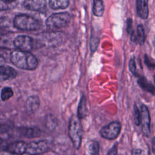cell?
<instances>
[{"mask_svg":"<svg viewBox=\"0 0 155 155\" xmlns=\"http://www.w3.org/2000/svg\"><path fill=\"white\" fill-rule=\"evenodd\" d=\"M93 13L98 17L103 15L104 12V4L103 0H93Z\"/></svg>","mask_w":155,"mask_h":155,"instance_id":"cell-18","label":"cell"},{"mask_svg":"<svg viewBox=\"0 0 155 155\" xmlns=\"http://www.w3.org/2000/svg\"><path fill=\"white\" fill-rule=\"evenodd\" d=\"M131 155H145L144 152L143 150L141 149L136 148V149H133L131 151Z\"/></svg>","mask_w":155,"mask_h":155,"instance_id":"cell-31","label":"cell"},{"mask_svg":"<svg viewBox=\"0 0 155 155\" xmlns=\"http://www.w3.org/2000/svg\"><path fill=\"white\" fill-rule=\"evenodd\" d=\"M136 38V42L139 43L140 45H143L145 42V32L144 29L142 24H139L137 28V35Z\"/></svg>","mask_w":155,"mask_h":155,"instance_id":"cell-20","label":"cell"},{"mask_svg":"<svg viewBox=\"0 0 155 155\" xmlns=\"http://www.w3.org/2000/svg\"><path fill=\"white\" fill-rule=\"evenodd\" d=\"M107 155H117V145L114 144L108 151Z\"/></svg>","mask_w":155,"mask_h":155,"instance_id":"cell-30","label":"cell"},{"mask_svg":"<svg viewBox=\"0 0 155 155\" xmlns=\"http://www.w3.org/2000/svg\"><path fill=\"white\" fill-rule=\"evenodd\" d=\"M16 76L17 72L12 67L4 65L0 66V82L14 79Z\"/></svg>","mask_w":155,"mask_h":155,"instance_id":"cell-11","label":"cell"},{"mask_svg":"<svg viewBox=\"0 0 155 155\" xmlns=\"http://www.w3.org/2000/svg\"><path fill=\"white\" fill-rule=\"evenodd\" d=\"M8 1H15L16 0H8Z\"/></svg>","mask_w":155,"mask_h":155,"instance_id":"cell-35","label":"cell"},{"mask_svg":"<svg viewBox=\"0 0 155 155\" xmlns=\"http://www.w3.org/2000/svg\"><path fill=\"white\" fill-rule=\"evenodd\" d=\"M133 117L135 125L137 126L140 125V110L136 105L134 106Z\"/></svg>","mask_w":155,"mask_h":155,"instance_id":"cell-25","label":"cell"},{"mask_svg":"<svg viewBox=\"0 0 155 155\" xmlns=\"http://www.w3.org/2000/svg\"><path fill=\"white\" fill-rule=\"evenodd\" d=\"M16 5L15 1L0 0V10H7L14 8Z\"/></svg>","mask_w":155,"mask_h":155,"instance_id":"cell-22","label":"cell"},{"mask_svg":"<svg viewBox=\"0 0 155 155\" xmlns=\"http://www.w3.org/2000/svg\"><path fill=\"white\" fill-rule=\"evenodd\" d=\"M23 5L27 10L39 12L45 8L47 2L46 0H24Z\"/></svg>","mask_w":155,"mask_h":155,"instance_id":"cell-10","label":"cell"},{"mask_svg":"<svg viewBox=\"0 0 155 155\" xmlns=\"http://www.w3.org/2000/svg\"><path fill=\"white\" fill-rule=\"evenodd\" d=\"M13 46H14L13 41H12L9 36L6 34L0 33V48L10 49Z\"/></svg>","mask_w":155,"mask_h":155,"instance_id":"cell-19","label":"cell"},{"mask_svg":"<svg viewBox=\"0 0 155 155\" xmlns=\"http://www.w3.org/2000/svg\"><path fill=\"white\" fill-rule=\"evenodd\" d=\"M12 63L19 68L26 70H34L38 66L36 57L30 51L15 50L10 53Z\"/></svg>","mask_w":155,"mask_h":155,"instance_id":"cell-1","label":"cell"},{"mask_svg":"<svg viewBox=\"0 0 155 155\" xmlns=\"http://www.w3.org/2000/svg\"><path fill=\"white\" fill-rule=\"evenodd\" d=\"M49 150L48 142L46 140H40L27 143L26 153L30 155H38Z\"/></svg>","mask_w":155,"mask_h":155,"instance_id":"cell-7","label":"cell"},{"mask_svg":"<svg viewBox=\"0 0 155 155\" xmlns=\"http://www.w3.org/2000/svg\"><path fill=\"white\" fill-rule=\"evenodd\" d=\"M2 143H3V140L1 138H0V147L2 145Z\"/></svg>","mask_w":155,"mask_h":155,"instance_id":"cell-34","label":"cell"},{"mask_svg":"<svg viewBox=\"0 0 155 155\" xmlns=\"http://www.w3.org/2000/svg\"><path fill=\"white\" fill-rule=\"evenodd\" d=\"M151 143H152V151L154 153V143H155V142H154V137H153L152 140H151Z\"/></svg>","mask_w":155,"mask_h":155,"instance_id":"cell-33","label":"cell"},{"mask_svg":"<svg viewBox=\"0 0 155 155\" xmlns=\"http://www.w3.org/2000/svg\"><path fill=\"white\" fill-rule=\"evenodd\" d=\"M48 5L54 10L65 9L69 5V0H48Z\"/></svg>","mask_w":155,"mask_h":155,"instance_id":"cell-17","label":"cell"},{"mask_svg":"<svg viewBox=\"0 0 155 155\" xmlns=\"http://www.w3.org/2000/svg\"><path fill=\"white\" fill-rule=\"evenodd\" d=\"M137 83L144 90L151 93L154 94V87L151 82L148 81L146 78L142 76H138Z\"/></svg>","mask_w":155,"mask_h":155,"instance_id":"cell-15","label":"cell"},{"mask_svg":"<svg viewBox=\"0 0 155 155\" xmlns=\"http://www.w3.org/2000/svg\"><path fill=\"white\" fill-rule=\"evenodd\" d=\"M128 67H129V70L131 71V73L134 74V75H136V62H135V58L134 56H133L129 61V64H128Z\"/></svg>","mask_w":155,"mask_h":155,"instance_id":"cell-26","label":"cell"},{"mask_svg":"<svg viewBox=\"0 0 155 155\" xmlns=\"http://www.w3.org/2000/svg\"><path fill=\"white\" fill-rule=\"evenodd\" d=\"M40 106V99L37 95H32L29 96L25 104V108L27 112L29 114L35 113Z\"/></svg>","mask_w":155,"mask_h":155,"instance_id":"cell-12","label":"cell"},{"mask_svg":"<svg viewBox=\"0 0 155 155\" xmlns=\"http://www.w3.org/2000/svg\"><path fill=\"white\" fill-rule=\"evenodd\" d=\"M140 125L143 134L145 137H150L151 133L150 129V116L148 109L146 105L142 104L140 107Z\"/></svg>","mask_w":155,"mask_h":155,"instance_id":"cell-6","label":"cell"},{"mask_svg":"<svg viewBox=\"0 0 155 155\" xmlns=\"http://www.w3.org/2000/svg\"><path fill=\"white\" fill-rule=\"evenodd\" d=\"M7 20L3 18H0V31L5 30L9 25Z\"/></svg>","mask_w":155,"mask_h":155,"instance_id":"cell-29","label":"cell"},{"mask_svg":"<svg viewBox=\"0 0 155 155\" xmlns=\"http://www.w3.org/2000/svg\"><path fill=\"white\" fill-rule=\"evenodd\" d=\"M68 134L74 148L78 150L82 142V126L81 119L76 115L71 116L69 119Z\"/></svg>","mask_w":155,"mask_h":155,"instance_id":"cell-2","label":"cell"},{"mask_svg":"<svg viewBox=\"0 0 155 155\" xmlns=\"http://www.w3.org/2000/svg\"><path fill=\"white\" fill-rule=\"evenodd\" d=\"M127 31L130 35L131 39L133 42H136V35L134 33V30L133 29V25H132V19H128L127 21Z\"/></svg>","mask_w":155,"mask_h":155,"instance_id":"cell-24","label":"cell"},{"mask_svg":"<svg viewBox=\"0 0 155 155\" xmlns=\"http://www.w3.org/2000/svg\"><path fill=\"white\" fill-rule=\"evenodd\" d=\"M13 25L18 29L26 31H34L39 30L41 24L39 21L27 15H19L13 19Z\"/></svg>","mask_w":155,"mask_h":155,"instance_id":"cell-3","label":"cell"},{"mask_svg":"<svg viewBox=\"0 0 155 155\" xmlns=\"http://www.w3.org/2000/svg\"><path fill=\"white\" fill-rule=\"evenodd\" d=\"M121 131V124L119 121H113L103 127L99 134L101 137L108 140L115 139Z\"/></svg>","mask_w":155,"mask_h":155,"instance_id":"cell-5","label":"cell"},{"mask_svg":"<svg viewBox=\"0 0 155 155\" xmlns=\"http://www.w3.org/2000/svg\"><path fill=\"white\" fill-rule=\"evenodd\" d=\"M13 95V91L12 88L9 87H4L1 90V98L3 101L8 100Z\"/></svg>","mask_w":155,"mask_h":155,"instance_id":"cell-21","label":"cell"},{"mask_svg":"<svg viewBox=\"0 0 155 155\" xmlns=\"http://www.w3.org/2000/svg\"><path fill=\"white\" fill-rule=\"evenodd\" d=\"M41 133V130L37 127H24L20 129V134L27 138H34L40 136Z\"/></svg>","mask_w":155,"mask_h":155,"instance_id":"cell-14","label":"cell"},{"mask_svg":"<svg viewBox=\"0 0 155 155\" xmlns=\"http://www.w3.org/2000/svg\"><path fill=\"white\" fill-rule=\"evenodd\" d=\"M33 41L31 37L27 35H19L13 40V45L19 50L29 51L33 48Z\"/></svg>","mask_w":155,"mask_h":155,"instance_id":"cell-8","label":"cell"},{"mask_svg":"<svg viewBox=\"0 0 155 155\" xmlns=\"http://www.w3.org/2000/svg\"><path fill=\"white\" fill-rule=\"evenodd\" d=\"M87 115V101L85 97L82 95L78 111H77V116L80 119H84Z\"/></svg>","mask_w":155,"mask_h":155,"instance_id":"cell-16","label":"cell"},{"mask_svg":"<svg viewBox=\"0 0 155 155\" xmlns=\"http://www.w3.org/2000/svg\"><path fill=\"white\" fill-rule=\"evenodd\" d=\"M145 63L147 65V67L150 69V70H154V62L153 59H152L151 58H150L147 54L145 55Z\"/></svg>","mask_w":155,"mask_h":155,"instance_id":"cell-28","label":"cell"},{"mask_svg":"<svg viewBox=\"0 0 155 155\" xmlns=\"http://www.w3.org/2000/svg\"><path fill=\"white\" fill-rule=\"evenodd\" d=\"M27 143L22 140L15 141L8 143L5 148L8 153L15 155H22L26 153Z\"/></svg>","mask_w":155,"mask_h":155,"instance_id":"cell-9","label":"cell"},{"mask_svg":"<svg viewBox=\"0 0 155 155\" xmlns=\"http://www.w3.org/2000/svg\"><path fill=\"white\" fill-rule=\"evenodd\" d=\"M4 63H5V59H4V58L0 54V66L4 65Z\"/></svg>","mask_w":155,"mask_h":155,"instance_id":"cell-32","label":"cell"},{"mask_svg":"<svg viewBox=\"0 0 155 155\" xmlns=\"http://www.w3.org/2000/svg\"><path fill=\"white\" fill-rule=\"evenodd\" d=\"M148 0H136V7L138 16L142 19H147L148 16Z\"/></svg>","mask_w":155,"mask_h":155,"instance_id":"cell-13","label":"cell"},{"mask_svg":"<svg viewBox=\"0 0 155 155\" xmlns=\"http://www.w3.org/2000/svg\"><path fill=\"white\" fill-rule=\"evenodd\" d=\"M99 39L97 38H94V37H91V39H90V49L91 50V51L94 52L96 51V50L97 48V46L99 45Z\"/></svg>","mask_w":155,"mask_h":155,"instance_id":"cell-27","label":"cell"},{"mask_svg":"<svg viewBox=\"0 0 155 155\" xmlns=\"http://www.w3.org/2000/svg\"><path fill=\"white\" fill-rule=\"evenodd\" d=\"M70 19L71 16L67 12L54 13L47 18L45 25L50 30H58L67 25Z\"/></svg>","mask_w":155,"mask_h":155,"instance_id":"cell-4","label":"cell"},{"mask_svg":"<svg viewBox=\"0 0 155 155\" xmlns=\"http://www.w3.org/2000/svg\"><path fill=\"white\" fill-rule=\"evenodd\" d=\"M90 155H99V143L97 141H92L88 147Z\"/></svg>","mask_w":155,"mask_h":155,"instance_id":"cell-23","label":"cell"}]
</instances>
